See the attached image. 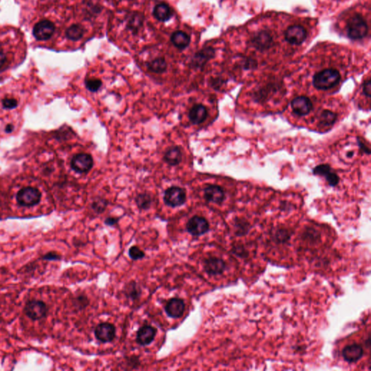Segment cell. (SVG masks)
I'll use <instances>...</instances> for the list:
<instances>
[{
	"label": "cell",
	"mask_w": 371,
	"mask_h": 371,
	"mask_svg": "<svg viewBox=\"0 0 371 371\" xmlns=\"http://www.w3.org/2000/svg\"><path fill=\"white\" fill-rule=\"evenodd\" d=\"M341 74L334 68H326L316 72L313 79V87L318 90L334 88L340 82Z\"/></svg>",
	"instance_id": "obj_1"
},
{
	"label": "cell",
	"mask_w": 371,
	"mask_h": 371,
	"mask_svg": "<svg viewBox=\"0 0 371 371\" xmlns=\"http://www.w3.org/2000/svg\"><path fill=\"white\" fill-rule=\"evenodd\" d=\"M368 26L362 15H354L348 20L346 25V31L349 39L358 41L363 39L368 34Z\"/></svg>",
	"instance_id": "obj_2"
},
{
	"label": "cell",
	"mask_w": 371,
	"mask_h": 371,
	"mask_svg": "<svg viewBox=\"0 0 371 371\" xmlns=\"http://www.w3.org/2000/svg\"><path fill=\"white\" fill-rule=\"evenodd\" d=\"M42 194L36 188L28 186L21 189L16 196L18 203L24 207H32L39 203Z\"/></svg>",
	"instance_id": "obj_3"
},
{
	"label": "cell",
	"mask_w": 371,
	"mask_h": 371,
	"mask_svg": "<svg viewBox=\"0 0 371 371\" xmlns=\"http://www.w3.org/2000/svg\"><path fill=\"white\" fill-rule=\"evenodd\" d=\"M273 36L268 30H260L252 35L250 45L260 52H265L273 46Z\"/></svg>",
	"instance_id": "obj_4"
},
{
	"label": "cell",
	"mask_w": 371,
	"mask_h": 371,
	"mask_svg": "<svg viewBox=\"0 0 371 371\" xmlns=\"http://www.w3.org/2000/svg\"><path fill=\"white\" fill-rule=\"evenodd\" d=\"M47 305L41 300H31L26 303L24 308L25 314L33 321L43 319L47 316Z\"/></svg>",
	"instance_id": "obj_5"
},
{
	"label": "cell",
	"mask_w": 371,
	"mask_h": 371,
	"mask_svg": "<svg viewBox=\"0 0 371 371\" xmlns=\"http://www.w3.org/2000/svg\"><path fill=\"white\" fill-rule=\"evenodd\" d=\"M308 38V32L303 26L293 25L288 26L284 31V39L291 45H302Z\"/></svg>",
	"instance_id": "obj_6"
},
{
	"label": "cell",
	"mask_w": 371,
	"mask_h": 371,
	"mask_svg": "<svg viewBox=\"0 0 371 371\" xmlns=\"http://www.w3.org/2000/svg\"><path fill=\"white\" fill-rule=\"evenodd\" d=\"M163 199H164L165 203L170 207H179L185 203L186 199L185 190L178 186L168 188L165 192Z\"/></svg>",
	"instance_id": "obj_7"
},
{
	"label": "cell",
	"mask_w": 371,
	"mask_h": 371,
	"mask_svg": "<svg viewBox=\"0 0 371 371\" xmlns=\"http://www.w3.org/2000/svg\"><path fill=\"white\" fill-rule=\"evenodd\" d=\"M55 31V26L52 21L49 20H42L34 26L33 35L36 40H49Z\"/></svg>",
	"instance_id": "obj_8"
},
{
	"label": "cell",
	"mask_w": 371,
	"mask_h": 371,
	"mask_svg": "<svg viewBox=\"0 0 371 371\" xmlns=\"http://www.w3.org/2000/svg\"><path fill=\"white\" fill-rule=\"evenodd\" d=\"M186 230L194 237L204 235L210 230V224L203 217L195 215L189 219L186 224Z\"/></svg>",
	"instance_id": "obj_9"
},
{
	"label": "cell",
	"mask_w": 371,
	"mask_h": 371,
	"mask_svg": "<svg viewBox=\"0 0 371 371\" xmlns=\"http://www.w3.org/2000/svg\"><path fill=\"white\" fill-rule=\"evenodd\" d=\"M93 163V158L90 155L81 153L72 158L70 165L76 172L84 174L92 169Z\"/></svg>",
	"instance_id": "obj_10"
},
{
	"label": "cell",
	"mask_w": 371,
	"mask_h": 371,
	"mask_svg": "<svg viewBox=\"0 0 371 371\" xmlns=\"http://www.w3.org/2000/svg\"><path fill=\"white\" fill-rule=\"evenodd\" d=\"M97 339L102 343H109L115 339L116 329L115 326L109 323H102L97 326L95 331Z\"/></svg>",
	"instance_id": "obj_11"
},
{
	"label": "cell",
	"mask_w": 371,
	"mask_h": 371,
	"mask_svg": "<svg viewBox=\"0 0 371 371\" xmlns=\"http://www.w3.org/2000/svg\"><path fill=\"white\" fill-rule=\"evenodd\" d=\"M313 173L316 176L324 177L330 186L334 187L339 184V176L334 172L329 164H321L316 166L313 170Z\"/></svg>",
	"instance_id": "obj_12"
},
{
	"label": "cell",
	"mask_w": 371,
	"mask_h": 371,
	"mask_svg": "<svg viewBox=\"0 0 371 371\" xmlns=\"http://www.w3.org/2000/svg\"><path fill=\"white\" fill-rule=\"evenodd\" d=\"M291 107L293 113L298 116H306L313 110V103L308 97L300 96L293 99Z\"/></svg>",
	"instance_id": "obj_13"
},
{
	"label": "cell",
	"mask_w": 371,
	"mask_h": 371,
	"mask_svg": "<svg viewBox=\"0 0 371 371\" xmlns=\"http://www.w3.org/2000/svg\"><path fill=\"white\" fill-rule=\"evenodd\" d=\"M203 266L206 273L210 275L222 274L227 268L224 260L215 257H211L204 260Z\"/></svg>",
	"instance_id": "obj_14"
},
{
	"label": "cell",
	"mask_w": 371,
	"mask_h": 371,
	"mask_svg": "<svg viewBox=\"0 0 371 371\" xmlns=\"http://www.w3.org/2000/svg\"><path fill=\"white\" fill-rule=\"evenodd\" d=\"M165 311L169 317L181 318L185 311V303L184 300L180 298H172L168 300L166 308H165Z\"/></svg>",
	"instance_id": "obj_15"
},
{
	"label": "cell",
	"mask_w": 371,
	"mask_h": 371,
	"mask_svg": "<svg viewBox=\"0 0 371 371\" xmlns=\"http://www.w3.org/2000/svg\"><path fill=\"white\" fill-rule=\"evenodd\" d=\"M215 49L211 47H204L194 56L192 60V65L194 68H202L211 59L215 57Z\"/></svg>",
	"instance_id": "obj_16"
},
{
	"label": "cell",
	"mask_w": 371,
	"mask_h": 371,
	"mask_svg": "<svg viewBox=\"0 0 371 371\" xmlns=\"http://www.w3.org/2000/svg\"><path fill=\"white\" fill-rule=\"evenodd\" d=\"M364 351L359 344H352L346 346L342 351V356L344 360L349 363L357 362L363 356Z\"/></svg>",
	"instance_id": "obj_17"
},
{
	"label": "cell",
	"mask_w": 371,
	"mask_h": 371,
	"mask_svg": "<svg viewBox=\"0 0 371 371\" xmlns=\"http://www.w3.org/2000/svg\"><path fill=\"white\" fill-rule=\"evenodd\" d=\"M157 334L156 328L150 326H141L136 334V341L141 346H147L154 341Z\"/></svg>",
	"instance_id": "obj_18"
},
{
	"label": "cell",
	"mask_w": 371,
	"mask_h": 371,
	"mask_svg": "<svg viewBox=\"0 0 371 371\" xmlns=\"http://www.w3.org/2000/svg\"><path fill=\"white\" fill-rule=\"evenodd\" d=\"M204 197L207 202L221 204L225 199V193L220 186L209 185L204 189Z\"/></svg>",
	"instance_id": "obj_19"
},
{
	"label": "cell",
	"mask_w": 371,
	"mask_h": 371,
	"mask_svg": "<svg viewBox=\"0 0 371 371\" xmlns=\"http://www.w3.org/2000/svg\"><path fill=\"white\" fill-rule=\"evenodd\" d=\"M207 117V108L204 105H196L192 109L189 114V118L193 124L199 125L203 123Z\"/></svg>",
	"instance_id": "obj_20"
},
{
	"label": "cell",
	"mask_w": 371,
	"mask_h": 371,
	"mask_svg": "<svg viewBox=\"0 0 371 371\" xmlns=\"http://www.w3.org/2000/svg\"><path fill=\"white\" fill-rule=\"evenodd\" d=\"M190 36L184 31H175L171 35V41L178 49H184L190 44Z\"/></svg>",
	"instance_id": "obj_21"
},
{
	"label": "cell",
	"mask_w": 371,
	"mask_h": 371,
	"mask_svg": "<svg viewBox=\"0 0 371 371\" xmlns=\"http://www.w3.org/2000/svg\"><path fill=\"white\" fill-rule=\"evenodd\" d=\"M153 15L158 21L166 22L172 17L173 12L168 5L166 3H161L155 7Z\"/></svg>",
	"instance_id": "obj_22"
},
{
	"label": "cell",
	"mask_w": 371,
	"mask_h": 371,
	"mask_svg": "<svg viewBox=\"0 0 371 371\" xmlns=\"http://www.w3.org/2000/svg\"><path fill=\"white\" fill-rule=\"evenodd\" d=\"M164 160L170 166H177L182 161V153L178 146L170 148L165 154Z\"/></svg>",
	"instance_id": "obj_23"
},
{
	"label": "cell",
	"mask_w": 371,
	"mask_h": 371,
	"mask_svg": "<svg viewBox=\"0 0 371 371\" xmlns=\"http://www.w3.org/2000/svg\"><path fill=\"white\" fill-rule=\"evenodd\" d=\"M84 29L78 24H73L67 28L65 31V36L69 40L79 41L83 37Z\"/></svg>",
	"instance_id": "obj_24"
},
{
	"label": "cell",
	"mask_w": 371,
	"mask_h": 371,
	"mask_svg": "<svg viewBox=\"0 0 371 371\" xmlns=\"http://www.w3.org/2000/svg\"><path fill=\"white\" fill-rule=\"evenodd\" d=\"M337 115L329 110H323L320 114L319 124L322 126H332L335 123Z\"/></svg>",
	"instance_id": "obj_25"
},
{
	"label": "cell",
	"mask_w": 371,
	"mask_h": 371,
	"mask_svg": "<svg viewBox=\"0 0 371 371\" xmlns=\"http://www.w3.org/2000/svg\"><path fill=\"white\" fill-rule=\"evenodd\" d=\"M147 67L150 71L156 72V73H162L166 71L167 68V63L164 58L159 57V58L155 59L148 62Z\"/></svg>",
	"instance_id": "obj_26"
},
{
	"label": "cell",
	"mask_w": 371,
	"mask_h": 371,
	"mask_svg": "<svg viewBox=\"0 0 371 371\" xmlns=\"http://www.w3.org/2000/svg\"><path fill=\"white\" fill-rule=\"evenodd\" d=\"M143 25V16L138 13H134L129 18L128 22V28L134 34L137 33Z\"/></svg>",
	"instance_id": "obj_27"
},
{
	"label": "cell",
	"mask_w": 371,
	"mask_h": 371,
	"mask_svg": "<svg viewBox=\"0 0 371 371\" xmlns=\"http://www.w3.org/2000/svg\"><path fill=\"white\" fill-rule=\"evenodd\" d=\"M125 290H126L127 296L132 300H138L141 296V288H140L137 283H134V282L128 283Z\"/></svg>",
	"instance_id": "obj_28"
},
{
	"label": "cell",
	"mask_w": 371,
	"mask_h": 371,
	"mask_svg": "<svg viewBox=\"0 0 371 371\" xmlns=\"http://www.w3.org/2000/svg\"><path fill=\"white\" fill-rule=\"evenodd\" d=\"M136 203L141 210H147L151 206L152 199L146 194H139L136 199Z\"/></svg>",
	"instance_id": "obj_29"
},
{
	"label": "cell",
	"mask_w": 371,
	"mask_h": 371,
	"mask_svg": "<svg viewBox=\"0 0 371 371\" xmlns=\"http://www.w3.org/2000/svg\"><path fill=\"white\" fill-rule=\"evenodd\" d=\"M101 80L97 79H87L85 80V86L87 90L92 92H96L101 88Z\"/></svg>",
	"instance_id": "obj_30"
},
{
	"label": "cell",
	"mask_w": 371,
	"mask_h": 371,
	"mask_svg": "<svg viewBox=\"0 0 371 371\" xmlns=\"http://www.w3.org/2000/svg\"><path fill=\"white\" fill-rule=\"evenodd\" d=\"M128 255L133 260H141L144 258L145 253L144 251L138 248L136 246H133L129 249Z\"/></svg>",
	"instance_id": "obj_31"
},
{
	"label": "cell",
	"mask_w": 371,
	"mask_h": 371,
	"mask_svg": "<svg viewBox=\"0 0 371 371\" xmlns=\"http://www.w3.org/2000/svg\"><path fill=\"white\" fill-rule=\"evenodd\" d=\"M290 237H291V235H290L289 232L285 230V229H279V230L277 231L275 234V240L279 242H286V241L289 240Z\"/></svg>",
	"instance_id": "obj_32"
},
{
	"label": "cell",
	"mask_w": 371,
	"mask_h": 371,
	"mask_svg": "<svg viewBox=\"0 0 371 371\" xmlns=\"http://www.w3.org/2000/svg\"><path fill=\"white\" fill-rule=\"evenodd\" d=\"M107 204H108V203H107L106 201L104 200V199H97V200H95V202H93V204H92V208H93V210H95V212L100 213V212H102L105 210V208H106L107 207Z\"/></svg>",
	"instance_id": "obj_33"
},
{
	"label": "cell",
	"mask_w": 371,
	"mask_h": 371,
	"mask_svg": "<svg viewBox=\"0 0 371 371\" xmlns=\"http://www.w3.org/2000/svg\"><path fill=\"white\" fill-rule=\"evenodd\" d=\"M3 105L6 109L16 108L18 106V102L16 99L5 98L3 100Z\"/></svg>",
	"instance_id": "obj_34"
},
{
	"label": "cell",
	"mask_w": 371,
	"mask_h": 371,
	"mask_svg": "<svg viewBox=\"0 0 371 371\" xmlns=\"http://www.w3.org/2000/svg\"><path fill=\"white\" fill-rule=\"evenodd\" d=\"M244 225H245V222H238L237 224H236V232H237V235L243 236L245 235V234H247V232H248V225L245 226V227H243Z\"/></svg>",
	"instance_id": "obj_35"
},
{
	"label": "cell",
	"mask_w": 371,
	"mask_h": 371,
	"mask_svg": "<svg viewBox=\"0 0 371 371\" xmlns=\"http://www.w3.org/2000/svg\"><path fill=\"white\" fill-rule=\"evenodd\" d=\"M242 65H243V68L245 69V70H250V69L256 68L257 66H258V62H257L256 60H253V59L250 58H250L246 59L244 61Z\"/></svg>",
	"instance_id": "obj_36"
},
{
	"label": "cell",
	"mask_w": 371,
	"mask_h": 371,
	"mask_svg": "<svg viewBox=\"0 0 371 371\" xmlns=\"http://www.w3.org/2000/svg\"><path fill=\"white\" fill-rule=\"evenodd\" d=\"M362 92L366 97H370L371 96V80L370 79H367L362 86Z\"/></svg>",
	"instance_id": "obj_37"
},
{
	"label": "cell",
	"mask_w": 371,
	"mask_h": 371,
	"mask_svg": "<svg viewBox=\"0 0 371 371\" xmlns=\"http://www.w3.org/2000/svg\"><path fill=\"white\" fill-rule=\"evenodd\" d=\"M357 144H358L359 149L362 150L364 153L367 154V156H369V155L370 154V148H369L368 146H366V144H364L363 141H362V140H361L360 138H357Z\"/></svg>",
	"instance_id": "obj_38"
},
{
	"label": "cell",
	"mask_w": 371,
	"mask_h": 371,
	"mask_svg": "<svg viewBox=\"0 0 371 371\" xmlns=\"http://www.w3.org/2000/svg\"><path fill=\"white\" fill-rule=\"evenodd\" d=\"M43 258H44V260H60L61 258L60 255H57V254L54 253V252H49V253L44 255V257Z\"/></svg>",
	"instance_id": "obj_39"
},
{
	"label": "cell",
	"mask_w": 371,
	"mask_h": 371,
	"mask_svg": "<svg viewBox=\"0 0 371 371\" xmlns=\"http://www.w3.org/2000/svg\"><path fill=\"white\" fill-rule=\"evenodd\" d=\"M8 57L3 51L0 50V70L6 65Z\"/></svg>",
	"instance_id": "obj_40"
},
{
	"label": "cell",
	"mask_w": 371,
	"mask_h": 371,
	"mask_svg": "<svg viewBox=\"0 0 371 371\" xmlns=\"http://www.w3.org/2000/svg\"><path fill=\"white\" fill-rule=\"evenodd\" d=\"M118 218H115V217H108V218H107L105 221V224L109 226V227H113V226L118 224Z\"/></svg>",
	"instance_id": "obj_41"
},
{
	"label": "cell",
	"mask_w": 371,
	"mask_h": 371,
	"mask_svg": "<svg viewBox=\"0 0 371 371\" xmlns=\"http://www.w3.org/2000/svg\"><path fill=\"white\" fill-rule=\"evenodd\" d=\"M14 130V126L12 124L7 125L6 127V133H11Z\"/></svg>",
	"instance_id": "obj_42"
}]
</instances>
